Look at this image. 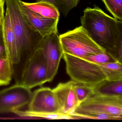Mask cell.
Listing matches in <instances>:
<instances>
[{
    "label": "cell",
    "instance_id": "6da1fadb",
    "mask_svg": "<svg viewBox=\"0 0 122 122\" xmlns=\"http://www.w3.org/2000/svg\"><path fill=\"white\" fill-rule=\"evenodd\" d=\"M80 20L90 37L122 63V21L111 17L95 5L86 8Z\"/></svg>",
    "mask_w": 122,
    "mask_h": 122
},
{
    "label": "cell",
    "instance_id": "7a4b0ae2",
    "mask_svg": "<svg viewBox=\"0 0 122 122\" xmlns=\"http://www.w3.org/2000/svg\"><path fill=\"white\" fill-rule=\"evenodd\" d=\"M20 0H5L20 56L27 57L38 47L43 37L27 22L21 12Z\"/></svg>",
    "mask_w": 122,
    "mask_h": 122
},
{
    "label": "cell",
    "instance_id": "3957f363",
    "mask_svg": "<svg viewBox=\"0 0 122 122\" xmlns=\"http://www.w3.org/2000/svg\"><path fill=\"white\" fill-rule=\"evenodd\" d=\"M62 57L67 74L72 81L93 87L106 80L99 65L67 53Z\"/></svg>",
    "mask_w": 122,
    "mask_h": 122
},
{
    "label": "cell",
    "instance_id": "277c9868",
    "mask_svg": "<svg viewBox=\"0 0 122 122\" xmlns=\"http://www.w3.org/2000/svg\"><path fill=\"white\" fill-rule=\"evenodd\" d=\"M63 53L85 59L91 55L106 52L81 26L59 36Z\"/></svg>",
    "mask_w": 122,
    "mask_h": 122
},
{
    "label": "cell",
    "instance_id": "5b68a950",
    "mask_svg": "<svg viewBox=\"0 0 122 122\" xmlns=\"http://www.w3.org/2000/svg\"><path fill=\"white\" fill-rule=\"evenodd\" d=\"M93 113L122 117V96L95 94L81 103L71 115Z\"/></svg>",
    "mask_w": 122,
    "mask_h": 122
},
{
    "label": "cell",
    "instance_id": "8992f818",
    "mask_svg": "<svg viewBox=\"0 0 122 122\" xmlns=\"http://www.w3.org/2000/svg\"><path fill=\"white\" fill-rule=\"evenodd\" d=\"M47 82L46 60L42 49L38 47L28 57L20 83L31 90Z\"/></svg>",
    "mask_w": 122,
    "mask_h": 122
},
{
    "label": "cell",
    "instance_id": "52a82bcc",
    "mask_svg": "<svg viewBox=\"0 0 122 122\" xmlns=\"http://www.w3.org/2000/svg\"><path fill=\"white\" fill-rule=\"evenodd\" d=\"M32 95L31 89L20 83L0 90V114L13 113L28 105Z\"/></svg>",
    "mask_w": 122,
    "mask_h": 122
},
{
    "label": "cell",
    "instance_id": "ba28073f",
    "mask_svg": "<svg viewBox=\"0 0 122 122\" xmlns=\"http://www.w3.org/2000/svg\"><path fill=\"white\" fill-rule=\"evenodd\" d=\"M38 47L43 51L47 63L48 82H51L57 74L63 54L58 31L43 37Z\"/></svg>",
    "mask_w": 122,
    "mask_h": 122
},
{
    "label": "cell",
    "instance_id": "9c48e42d",
    "mask_svg": "<svg viewBox=\"0 0 122 122\" xmlns=\"http://www.w3.org/2000/svg\"><path fill=\"white\" fill-rule=\"evenodd\" d=\"M28 110L38 112H61L56 96L53 89L42 87L32 92L28 104Z\"/></svg>",
    "mask_w": 122,
    "mask_h": 122
},
{
    "label": "cell",
    "instance_id": "30bf717a",
    "mask_svg": "<svg viewBox=\"0 0 122 122\" xmlns=\"http://www.w3.org/2000/svg\"><path fill=\"white\" fill-rule=\"evenodd\" d=\"M73 83L72 80L61 83L53 89L61 112L65 114L71 115L80 104L73 88Z\"/></svg>",
    "mask_w": 122,
    "mask_h": 122
},
{
    "label": "cell",
    "instance_id": "8fae6325",
    "mask_svg": "<svg viewBox=\"0 0 122 122\" xmlns=\"http://www.w3.org/2000/svg\"><path fill=\"white\" fill-rule=\"evenodd\" d=\"M20 5L21 12L27 22L43 37L52 33L57 32V25L59 19L45 17L22 6L20 4Z\"/></svg>",
    "mask_w": 122,
    "mask_h": 122
},
{
    "label": "cell",
    "instance_id": "7c38bea8",
    "mask_svg": "<svg viewBox=\"0 0 122 122\" xmlns=\"http://www.w3.org/2000/svg\"><path fill=\"white\" fill-rule=\"evenodd\" d=\"M4 41L7 56L13 65L20 62L21 56L18 51L16 40L13 30L9 12L6 10L3 21Z\"/></svg>",
    "mask_w": 122,
    "mask_h": 122
},
{
    "label": "cell",
    "instance_id": "4fadbf2b",
    "mask_svg": "<svg viewBox=\"0 0 122 122\" xmlns=\"http://www.w3.org/2000/svg\"><path fill=\"white\" fill-rule=\"evenodd\" d=\"M20 3L24 6L43 17L53 19H59L60 12L52 4L47 2H36L30 3L20 0Z\"/></svg>",
    "mask_w": 122,
    "mask_h": 122
},
{
    "label": "cell",
    "instance_id": "5bb4252c",
    "mask_svg": "<svg viewBox=\"0 0 122 122\" xmlns=\"http://www.w3.org/2000/svg\"><path fill=\"white\" fill-rule=\"evenodd\" d=\"M93 88L95 94L122 96V80L109 81L106 80Z\"/></svg>",
    "mask_w": 122,
    "mask_h": 122
},
{
    "label": "cell",
    "instance_id": "9a60e30c",
    "mask_svg": "<svg viewBox=\"0 0 122 122\" xmlns=\"http://www.w3.org/2000/svg\"><path fill=\"white\" fill-rule=\"evenodd\" d=\"M13 113L18 116L22 117L39 118L49 120L76 119V118L73 116L69 114H65L62 112L46 113L30 111L28 110L22 111L18 110L15 111Z\"/></svg>",
    "mask_w": 122,
    "mask_h": 122
},
{
    "label": "cell",
    "instance_id": "2e32d148",
    "mask_svg": "<svg viewBox=\"0 0 122 122\" xmlns=\"http://www.w3.org/2000/svg\"><path fill=\"white\" fill-rule=\"evenodd\" d=\"M99 65L107 80H122V63L116 61Z\"/></svg>",
    "mask_w": 122,
    "mask_h": 122
},
{
    "label": "cell",
    "instance_id": "e0dca14e",
    "mask_svg": "<svg viewBox=\"0 0 122 122\" xmlns=\"http://www.w3.org/2000/svg\"><path fill=\"white\" fill-rule=\"evenodd\" d=\"M13 65L8 56L0 58V86L10 83L14 74Z\"/></svg>",
    "mask_w": 122,
    "mask_h": 122
},
{
    "label": "cell",
    "instance_id": "ac0fdd59",
    "mask_svg": "<svg viewBox=\"0 0 122 122\" xmlns=\"http://www.w3.org/2000/svg\"><path fill=\"white\" fill-rule=\"evenodd\" d=\"M79 1V0H37L36 2H47L52 4L66 17L71 10L77 6Z\"/></svg>",
    "mask_w": 122,
    "mask_h": 122
},
{
    "label": "cell",
    "instance_id": "d6986e66",
    "mask_svg": "<svg viewBox=\"0 0 122 122\" xmlns=\"http://www.w3.org/2000/svg\"><path fill=\"white\" fill-rule=\"evenodd\" d=\"M73 88L80 103L95 95L92 87L79 83L74 82Z\"/></svg>",
    "mask_w": 122,
    "mask_h": 122
},
{
    "label": "cell",
    "instance_id": "ffe728a7",
    "mask_svg": "<svg viewBox=\"0 0 122 122\" xmlns=\"http://www.w3.org/2000/svg\"><path fill=\"white\" fill-rule=\"evenodd\" d=\"M114 18L122 21V0H102Z\"/></svg>",
    "mask_w": 122,
    "mask_h": 122
},
{
    "label": "cell",
    "instance_id": "44dd1931",
    "mask_svg": "<svg viewBox=\"0 0 122 122\" xmlns=\"http://www.w3.org/2000/svg\"><path fill=\"white\" fill-rule=\"evenodd\" d=\"M85 59L98 65L117 61L112 55L107 52L91 55Z\"/></svg>",
    "mask_w": 122,
    "mask_h": 122
},
{
    "label": "cell",
    "instance_id": "7402d4cb",
    "mask_svg": "<svg viewBox=\"0 0 122 122\" xmlns=\"http://www.w3.org/2000/svg\"><path fill=\"white\" fill-rule=\"evenodd\" d=\"M72 116H73L76 117L77 120L82 119L116 120H122V117L113 116L107 114L99 113H93L85 115H75Z\"/></svg>",
    "mask_w": 122,
    "mask_h": 122
},
{
    "label": "cell",
    "instance_id": "603a6c76",
    "mask_svg": "<svg viewBox=\"0 0 122 122\" xmlns=\"http://www.w3.org/2000/svg\"><path fill=\"white\" fill-rule=\"evenodd\" d=\"M7 55L4 41V29L3 21L2 24L0 25V58L5 57Z\"/></svg>",
    "mask_w": 122,
    "mask_h": 122
},
{
    "label": "cell",
    "instance_id": "cb8c5ba5",
    "mask_svg": "<svg viewBox=\"0 0 122 122\" xmlns=\"http://www.w3.org/2000/svg\"><path fill=\"white\" fill-rule=\"evenodd\" d=\"M5 0H0V25L3 21L4 16V5Z\"/></svg>",
    "mask_w": 122,
    "mask_h": 122
}]
</instances>
